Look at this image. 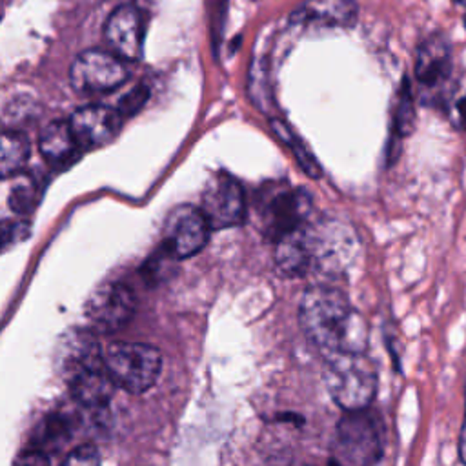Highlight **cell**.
I'll list each match as a JSON object with an SVG mask.
<instances>
[{
  "label": "cell",
  "instance_id": "obj_1",
  "mask_svg": "<svg viewBox=\"0 0 466 466\" xmlns=\"http://www.w3.org/2000/svg\"><path fill=\"white\" fill-rule=\"evenodd\" d=\"M299 324L324 353H366L368 326L335 286L313 284L299 302Z\"/></svg>",
  "mask_w": 466,
  "mask_h": 466
},
{
  "label": "cell",
  "instance_id": "obj_2",
  "mask_svg": "<svg viewBox=\"0 0 466 466\" xmlns=\"http://www.w3.org/2000/svg\"><path fill=\"white\" fill-rule=\"evenodd\" d=\"M56 370L73 399L84 408H104L113 382L104 366V351L89 329H67L56 344Z\"/></svg>",
  "mask_w": 466,
  "mask_h": 466
},
{
  "label": "cell",
  "instance_id": "obj_3",
  "mask_svg": "<svg viewBox=\"0 0 466 466\" xmlns=\"http://www.w3.org/2000/svg\"><path fill=\"white\" fill-rule=\"evenodd\" d=\"M324 384L344 411L370 408L377 391V370L366 353L324 355Z\"/></svg>",
  "mask_w": 466,
  "mask_h": 466
},
{
  "label": "cell",
  "instance_id": "obj_4",
  "mask_svg": "<svg viewBox=\"0 0 466 466\" xmlns=\"http://www.w3.org/2000/svg\"><path fill=\"white\" fill-rule=\"evenodd\" d=\"M384 448V426L370 408L344 411L331 439V464L375 466Z\"/></svg>",
  "mask_w": 466,
  "mask_h": 466
},
{
  "label": "cell",
  "instance_id": "obj_5",
  "mask_svg": "<svg viewBox=\"0 0 466 466\" xmlns=\"http://www.w3.org/2000/svg\"><path fill=\"white\" fill-rule=\"evenodd\" d=\"M313 211L311 195L302 187H289L282 182L264 184L257 193V213L260 229L271 242L299 229Z\"/></svg>",
  "mask_w": 466,
  "mask_h": 466
},
{
  "label": "cell",
  "instance_id": "obj_6",
  "mask_svg": "<svg viewBox=\"0 0 466 466\" xmlns=\"http://www.w3.org/2000/svg\"><path fill=\"white\" fill-rule=\"evenodd\" d=\"M104 366L113 386L127 393H142L157 382L162 355L151 344L116 340L104 351Z\"/></svg>",
  "mask_w": 466,
  "mask_h": 466
},
{
  "label": "cell",
  "instance_id": "obj_7",
  "mask_svg": "<svg viewBox=\"0 0 466 466\" xmlns=\"http://www.w3.org/2000/svg\"><path fill=\"white\" fill-rule=\"evenodd\" d=\"M306 231L311 251V271L326 275L342 273L357 255V235L350 226L339 220L308 222Z\"/></svg>",
  "mask_w": 466,
  "mask_h": 466
},
{
  "label": "cell",
  "instance_id": "obj_8",
  "mask_svg": "<svg viewBox=\"0 0 466 466\" xmlns=\"http://www.w3.org/2000/svg\"><path fill=\"white\" fill-rule=\"evenodd\" d=\"M200 211L211 229H224L244 224L248 206L242 184L233 175L217 171L204 187Z\"/></svg>",
  "mask_w": 466,
  "mask_h": 466
},
{
  "label": "cell",
  "instance_id": "obj_9",
  "mask_svg": "<svg viewBox=\"0 0 466 466\" xmlns=\"http://www.w3.org/2000/svg\"><path fill=\"white\" fill-rule=\"evenodd\" d=\"M127 66L111 51H82L69 67V82L80 93L113 91L127 80Z\"/></svg>",
  "mask_w": 466,
  "mask_h": 466
},
{
  "label": "cell",
  "instance_id": "obj_10",
  "mask_svg": "<svg viewBox=\"0 0 466 466\" xmlns=\"http://www.w3.org/2000/svg\"><path fill=\"white\" fill-rule=\"evenodd\" d=\"M135 295L122 282L100 284L86 302V317L95 331L113 333L124 328L135 313Z\"/></svg>",
  "mask_w": 466,
  "mask_h": 466
},
{
  "label": "cell",
  "instance_id": "obj_11",
  "mask_svg": "<svg viewBox=\"0 0 466 466\" xmlns=\"http://www.w3.org/2000/svg\"><path fill=\"white\" fill-rule=\"evenodd\" d=\"M209 224L202 211L195 206L175 208L164 226V248L175 258H187L197 255L209 238Z\"/></svg>",
  "mask_w": 466,
  "mask_h": 466
},
{
  "label": "cell",
  "instance_id": "obj_12",
  "mask_svg": "<svg viewBox=\"0 0 466 466\" xmlns=\"http://www.w3.org/2000/svg\"><path fill=\"white\" fill-rule=\"evenodd\" d=\"M104 36L111 53L120 60H138L144 42V25L138 9L133 5L116 7L106 20Z\"/></svg>",
  "mask_w": 466,
  "mask_h": 466
},
{
  "label": "cell",
  "instance_id": "obj_13",
  "mask_svg": "<svg viewBox=\"0 0 466 466\" xmlns=\"http://www.w3.org/2000/svg\"><path fill=\"white\" fill-rule=\"evenodd\" d=\"M69 127L80 149L100 147L118 133L120 115L106 106H84L71 115Z\"/></svg>",
  "mask_w": 466,
  "mask_h": 466
},
{
  "label": "cell",
  "instance_id": "obj_14",
  "mask_svg": "<svg viewBox=\"0 0 466 466\" xmlns=\"http://www.w3.org/2000/svg\"><path fill=\"white\" fill-rule=\"evenodd\" d=\"M451 46L444 35L424 38L415 51V78L426 89L444 86L451 76Z\"/></svg>",
  "mask_w": 466,
  "mask_h": 466
},
{
  "label": "cell",
  "instance_id": "obj_15",
  "mask_svg": "<svg viewBox=\"0 0 466 466\" xmlns=\"http://www.w3.org/2000/svg\"><path fill=\"white\" fill-rule=\"evenodd\" d=\"M357 16L359 7L355 0H304L289 15V22L293 25L351 27Z\"/></svg>",
  "mask_w": 466,
  "mask_h": 466
},
{
  "label": "cell",
  "instance_id": "obj_16",
  "mask_svg": "<svg viewBox=\"0 0 466 466\" xmlns=\"http://www.w3.org/2000/svg\"><path fill=\"white\" fill-rule=\"evenodd\" d=\"M306 224L275 242V264L284 277H304L313 269Z\"/></svg>",
  "mask_w": 466,
  "mask_h": 466
},
{
  "label": "cell",
  "instance_id": "obj_17",
  "mask_svg": "<svg viewBox=\"0 0 466 466\" xmlns=\"http://www.w3.org/2000/svg\"><path fill=\"white\" fill-rule=\"evenodd\" d=\"M38 147L44 160L53 167H64L71 164L80 151V146L69 127V122L66 120L49 122L40 135Z\"/></svg>",
  "mask_w": 466,
  "mask_h": 466
},
{
  "label": "cell",
  "instance_id": "obj_18",
  "mask_svg": "<svg viewBox=\"0 0 466 466\" xmlns=\"http://www.w3.org/2000/svg\"><path fill=\"white\" fill-rule=\"evenodd\" d=\"M29 142L18 131L0 133V178L16 177L29 160Z\"/></svg>",
  "mask_w": 466,
  "mask_h": 466
},
{
  "label": "cell",
  "instance_id": "obj_19",
  "mask_svg": "<svg viewBox=\"0 0 466 466\" xmlns=\"http://www.w3.org/2000/svg\"><path fill=\"white\" fill-rule=\"evenodd\" d=\"M269 127L273 129V133L280 138V142H284L293 157L297 158L300 169L309 177V178H320L322 177V167L319 164V160L315 158V155L309 151V147L306 146V142L289 127L288 122L280 120V118H271L269 120Z\"/></svg>",
  "mask_w": 466,
  "mask_h": 466
},
{
  "label": "cell",
  "instance_id": "obj_20",
  "mask_svg": "<svg viewBox=\"0 0 466 466\" xmlns=\"http://www.w3.org/2000/svg\"><path fill=\"white\" fill-rule=\"evenodd\" d=\"M18 178L9 189V208L18 215L31 213L42 198V184L31 175H16Z\"/></svg>",
  "mask_w": 466,
  "mask_h": 466
},
{
  "label": "cell",
  "instance_id": "obj_21",
  "mask_svg": "<svg viewBox=\"0 0 466 466\" xmlns=\"http://www.w3.org/2000/svg\"><path fill=\"white\" fill-rule=\"evenodd\" d=\"M415 126V102H413V91H411V84L410 78L404 76L400 86H399V93H397V106L391 116V126L390 131L399 135L400 138L408 137L413 131Z\"/></svg>",
  "mask_w": 466,
  "mask_h": 466
},
{
  "label": "cell",
  "instance_id": "obj_22",
  "mask_svg": "<svg viewBox=\"0 0 466 466\" xmlns=\"http://www.w3.org/2000/svg\"><path fill=\"white\" fill-rule=\"evenodd\" d=\"M249 98L255 106H258L262 111H268L271 93L268 89V71L262 69L260 62L255 60L249 69V84H248Z\"/></svg>",
  "mask_w": 466,
  "mask_h": 466
},
{
  "label": "cell",
  "instance_id": "obj_23",
  "mask_svg": "<svg viewBox=\"0 0 466 466\" xmlns=\"http://www.w3.org/2000/svg\"><path fill=\"white\" fill-rule=\"evenodd\" d=\"M27 233H29V224L25 220L0 217V251L25 238Z\"/></svg>",
  "mask_w": 466,
  "mask_h": 466
},
{
  "label": "cell",
  "instance_id": "obj_24",
  "mask_svg": "<svg viewBox=\"0 0 466 466\" xmlns=\"http://www.w3.org/2000/svg\"><path fill=\"white\" fill-rule=\"evenodd\" d=\"M209 36H211V46L215 55L218 53L220 47V38L224 31V20H226V7L228 0H209Z\"/></svg>",
  "mask_w": 466,
  "mask_h": 466
},
{
  "label": "cell",
  "instance_id": "obj_25",
  "mask_svg": "<svg viewBox=\"0 0 466 466\" xmlns=\"http://www.w3.org/2000/svg\"><path fill=\"white\" fill-rule=\"evenodd\" d=\"M147 98H149V87L144 86V84H137L131 91H127V93L120 98L116 113H118L120 116H131V115L138 113V111L144 107V104L147 102Z\"/></svg>",
  "mask_w": 466,
  "mask_h": 466
},
{
  "label": "cell",
  "instance_id": "obj_26",
  "mask_svg": "<svg viewBox=\"0 0 466 466\" xmlns=\"http://www.w3.org/2000/svg\"><path fill=\"white\" fill-rule=\"evenodd\" d=\"M62 466H100L98 450L93 444H80L66 457Z\"/></svg>",
  "mask_w": 466,
  "mask_h": 466
},
{
  "label": "cell",
  "instance_id": "obj_27",
  "mask_svg": "<svg viewBox=\"0 0 466 466\" xmlns=\"http://www.w3.org/2000/svg\"><path fill=\"white\" fill-rule=\"evenodd\" d=\"M13 466H51L49 457L46 451L38 450V448H31V450H24L16 459Z\"/></svg>",
  "mask_w": 466,
  "mask_h": 466
},
{
  "label": "cell",
  "instance_id": "obj_28",
  "mask_svg": "<svg viewBox=\"0 0 466 466\" xmlns=\"http://www.w3.org/2000/svg\"><path fill=\"white\" fill-rule=\"evenodd\" d=\"M455 111H457V118H459V127L466 131V96H461L457 100Z\"/></svg>",
  "mask_w": 466,
  "mask_h": 466
},
{
  "label": "cell",
  "instance_id": "obj_29",
  "mask_svg": "<svg viewBox=\"0 0 466 466\" xmlns=\"http://www.w3.org/2000/svg\"><path fill=\"white\" fill-rule=\"evenodd\" d=\"M459 457L466 464V415H464V424H462L461 435H459Z\"/></svg>",
  "mask_w": 466,
  "mask_h": 466
},
{
  "label": "cell",
  "instance_id": "obj_30",
  "mask_svg": "<svg viewBox=\"0 0 466 466\" xmlns=\"http://www.w3.org/2000/svg\"><path fill=\"white\" fill-rule=\"evenodd\" d=\"M457 4H461V5H466V0H455Z\"/></svg>",
  "mask_w": 466,
  "mask_h": 466
},
{
  "label": "cell",
  "instance_id": "obj_31",
  "mask_svg": "<svg viewBox=\"0 0 466 466\" xmlns=\"http://www.w3.org/2000/svg\"><path fill=\"white\" fill-rule=\"evenodd\" d=\"M329 466H335V464H331V462H329Z\"/></svg>",
  "mask_w": 466,
  "mask_h": 466
},
{
  "label": "cell",
  "instance_id": "obj_32",
  "mask_svg": "<svg viewBox=\"0 0 466 466\" xmlns=\"http://www.w3.org/2000/svg\"><path fill=\"white\" fill-rule=\"evenodd\" d=\"M464 20H466V18H464Z\"/></svg>",
  "mask_w": 466,
  "mask_h": 466
}]
</instances>
